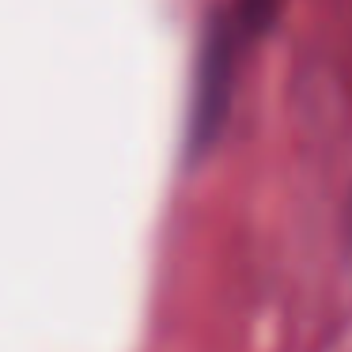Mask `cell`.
Instances as JSON below:
<instances>
[{
	"label": "cell",
	"instance_id": "obj_2",
	"mask_svg": "<svg viewBox=\"0 0 352 352\" xmlns=\"http://www.w3.org/2000/svg\"><path fill=\"white\" fill-rule=\"evenodd\" d=\"M288 0H231V23L235 31L243 34V42H254V38H265L276 23H280Z\"/></svg>",
	"mask_w": 352,
	"mask_h": 352
},
{
	"label": "cell",
	"instance_id": "obj_1",
	"mask_svg": "<svg viewBox=\"0 0 352 352\" xmlns=\"http://www.w3.org/2000/svg\"><path fill=\"white\" fill-rule=\"evenodd\" d=\"M243 34L231 23V12L220 8L208 16L197 46V69L190 87V114H186V148L190 160H201L216 148L223 125L235 107L239 61H243Z\"/></svg>",
	"mask_w": 352,
	"mask_h": 352
}]
</instances>
